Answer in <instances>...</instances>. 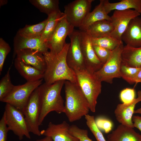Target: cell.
Wrapping results in <instances>:
<instances>
[{
	"label": "cell",
	"mask_w": 141,
	"mask_h": 141,
	"mask_svg": "<svg viewBox=\"0 0 141 141\" xmlns=\"http://www.w3.org/2000/svg\"><path fill=\"white\" fill-rule=\"evenodd\" d=\"M74 28L67 21L65 16L60 21L47 42L50 53L55 54L61 51L66 44V37L73 31Z\"/></svg>",
	"instance_id": "8fae6325"
},
{
	"label": "cell",
	"mask_w": 141,
	"mask_h": 141,
	"mask_svg": "<svg viewBox=\"0 0 141 141\" xmlns=\"http://www.w3.org/2000/svg\"><path fill=\"white\" fill-rule=\"evenodd\" d=\"M65 16L60 10L48 15L47 22L41 39L47 43L51 37L60 21Z\"/></svg>",
	"instance_id": "d4e9b609"
},
{
	"label": "cell",
	"mask_w": 141,
	"mask_h": 141,
	"mask_svg": "<svg viewBox=\"0 0 141 141\" xmlns=\"http://www.w3.org/2000/svg\"><path fill=\"white\" fill-rule=\"evenodd\" d=\"M141 68L131 67L122 62L120 70L121 77L130 84L135 83L136 78Z\"/></svg>",
	"instance_id": "f546056e"
},
{
	"label": "cell",
	"mask_w": 141,
	"mask_h": 141,
	"mask_svg": "<svg viewBox=\"0 0 141 141\" xmlns=\"http://www.w3.org/2000/svg\"><path fill=\"white\" fill-rule=\"evenodd\" d=\"M68 36L70 41L66 56L68 66L74 70L86 69L81 45L80 31L74 30Z\"/></svg>",
	"instance_id": "30bf717a"
},
{
	"label": "cell",
	"mask_w": 141,
	"mask_h": 141,
	"mask_svg": "<svg viewBox=\"0 0 141 141\" xmlns=\"http://www.w3.org/2000/svg\"><path fill=\"white\" fill-rule=\"evenodd\" d=\"M135 83H141V68L138 72L135 80Z\"/></svg>",
	"instance_id": "f35d334b"
},
{
	"label": "cell",
	"mask_w": 141,
	"mask_h": 141,
	"mask_svg": "<svg viewBox=\"0 0 141 141\" xmlns=\"http://www.w3.org/2000/svg\"><path fill=\"white\" fill-rule=\"evenodd\" d=\"M80 31V43L86 69L93 73L103 65L93 50L91 36L85 31Z\"/></svg>",
	"instance_id": "7c38bea8"
},
{
	"label": "cell",
	"mask_w": 141,
	"mask_h": 141,
	"mask_svg": "<svg viewBox=\"0 0 141 141\" xmlns=\"http://www.w3.org/2000/svg\"><path fill=\"white\" fill-rule=\"evenodd\" d=\"M9 131L3 114L0 120V141H6Z\"/></svg>",
	"instance_id": "8d00e7d4"
},
{
	"label": "cell",
	"mask_w": 141,
	"mask_h": 141,
	"mask_svg": "<svg viewBox=\"0 0 141 141\" xmlns=\"http://www.w3.org/2000/svg\"><path fill=\"white\" fill-rule=\"evenodd\" d=\"M38 87L32 93L22 111L29 132L40 136L41 135L39 129V119L40 111V103Z\"/></svg>",
	"instance_id": "ba28073f"
},
{
	"label": "cell",
	"mask_w": 141,
	"mask_h": 141,
	"mask_svg": "<svg viewBox=\"0 0 141 141\" xmlns=\"http://www.w3.org/2000/svg\"><path fill=\"white\" fill-rule=\"evenodd\" d=\"M43 79L27 81L24 84L15 85L2 102L9 104L22 111L32 93L42 84Z\"/></svg>",
	"instance_id": "52a82bcc"
},
{
	"label": "cell",
	"mask_w": 141,
	"mask_h": 141,
	"mask_svg": "<svg viewBox=\"0 0 141 141\" xmlns=\"http://www.w3.org/2000/svg\"><path fill=\"white\" fill-rule=\"evenodd\" d=\"M32 5L48 15L59 10L58 0H30Z\"/></svg>",
	"instance_id": "4316f807"
},
{
	"label": "cell",
	"mask_w": 141,
	"mask_h": 141,
	"mask_svg": "<svg viewBox=\"0 0 141 141\" xmlns=\"http://www.w3.org/2000/svg\"><path fill=\"white\" fill-rule=\"evenodd\" d=\"M133 126L138 129L141 132V116L134 115L132 117Z\"/></svg>",
	"instance_id": "74e56055"
},
{
	"label": "cell",
	"mask_w": 141,
	"mask_h": 141,
	"mask_svg": "<svg viewBox=\"0 0 141 141\" xmlns=\"http://www.w3.org/2000/svg\"><path fill=\"white\" fill-rule=\"evenodd\" d=\"M93 45H98L112 51L123 42L110 35L97 38H91Z\"/></svg>",
	"instance_id": "83f0119b"
},
{
	"label": "cell",
	"mask_w": 141,
	"mask_h": 141,
	"mask_svg": "<svg viewBox=\"0 0 141 141\" xmlns=\"http://www.w3.org/2000/svg\"><path fill=\"white\" fill-rule=\"evenodd\" d=\"M70 126L65 121L59 124L50 122L46 129L40 131L41 135L50 137L53 141H80L69 133Z\"/></svg>",
	"instance_id": "5bb4252c"
},
{
	"label": "cell",
	"mask_w": 141,
	"mask_h": 141,
	"mask_svg": "<svg viewBox=\"0 0 141 141\" xmlns=\"http://www.w3.org/2000/svg\"><path fill=\"white\" fill-rule=\"evenodd\" d=\"M13 58H15L16 52L20 50L30 49L37 51L43 54L49 49L47 43L43 41L41 37L30 38L21 36L17 34L14 41Z\"/></svg>",
	"instance_id": "9a60e30c"
},
{
	"label": "cell",
	"mask_w": 141,
	"mask_h": 141,
	"mask_svg": "<svg viewBox=\"0 0 141 141\" xmlns=\"http://www.w3.org/2000/svg\"><path fill=\"white\" fill-rule=\"evenodd\" d=\"M47 22L46 19L39 23L33 25H26L20 29L17 34L20 36L26 38L41 37Z\"/></svg>",
	"instance_id": "484cf974"
},
{
	"label": "cell",
	"mask_w": 141,
	"mask_h": 141,
	"mask_svg": "<svg viewBox=\"0 0 141 141\" xmlns=\"http://www.w3.org/2000/svg\"><path fill=\"white\" fill-rule=\"evenodd\" d=\"M113 29V26L110 21L104 20L95 23L84 31L91 38H97L110 35Z\"/></svg>",
	"instance_id": "cb8c5ba5"
},
{
	"label": "cell",
	"mask_w": 141,
	"mask_h": 141,
	"mask_svg": "<svg viewBox=\"0 0 141 141\" xmlns=\"http://www.w3.org/2000/svg\"><path fill=\"white\" fill-rule=\"evenodd\" d=\"M122 62L134 68L141 67V47L134 48L126 45L122 52Z\"/></svg>",
	"instance_id": "603a6c76"
},
{
	"label": "cell",
	"mask_w": 141,
	"mask_h": 141,
	"mask_svg": "<svg viewBox=\"0 0 141 141\" xmlns=\"http://www.w3.org/2000/svg\"><path fill=\"white\" fill-rule=\"evenodd\" d=\"M65 81L60 80L52 84L45 82L38 87L40 103V111L39 119L40 126L50 113H64V100L61 94Z\"/></svg>",
	"instance_id": "7a4b0ae2"
},
{
	"label": "cell",
	"mask_w": 141,
	"mask_h": 141,
	"mask_svg": "<svg viewBox=\"0 0 141 141\" xmlns=\"http://www.w3.org/2000/svg\"><path fill=\"white\" fill-rule=\"evenodd\" d=\"M92 45L97 56L104 65L109 58L112 51L98 45Z\"/></svg>",
	"instance_id": "d6a6232c"
},
{
	"label": "cell",
	"mask_w": 141,
	"mask_h": 141,
	"mask_svg": "<svg viewBox=\"0 0 141 141\" xmlns=\"http://www.w3.org/2000/svg\"><path fill=\"white\" fill-rule=\"evenodd\" d=\"M7 0H0V6L6 4L7 3Z\"/></svg>",
	"instance_id": "60d3db41"
},
{
	"label": "cell",
	"mask_w": 141,
	"mask_h": 141,
	"mask_svg": "<svg viewBox=\"0 0 141 141\" xmlns=\"http://www.w3.org/2000/svg\"><path fill=\"white\" fill-rule=\"evenodd\" d=\"M14 65L19 73L27 81L43 79L44 73L31 66L26 64L19 59L16 57L15 58Z\"/></svg>",
	"instance_id": "ffe728a7"
},
{
	"label": "cell",
	"mask_w": 141,
	"mask_h": 141,
	"mask_svg": "<svg viewBox=\"0 0 141 141\" xmlns=\"http://www.w3.org/2000/svg\"><path fill=\"white\" fill-rule=\"evenodd\" d=\"M95 122L97 127L99 129L104 131L105 133H109L112 130V123L107 119L99 117L95 120Z\"/></svg>",
	"instance_id": "d590c367"
},
{
	"label": "cell",
	"mask_w": 141,
	"mask_h": 141,
	"mask_svg": "<svg viewBox=\"0 0 141 141\" xmlns=\"http://www.w3.org/2000/svg\"><path fill=\"white\" fill-rule=\"evenodd\" d=\"M65 112L69 121L73 122L88 114L89 103L77 83L65 81Z\"/></svg>",
	"instance_id": "3957f363"
},
{
	"label": "cell",
	"mask_w": 141,
	"mask_h": 141,
	"mask_svg": "<svg viewBox=\"0 0 141 141\" xmlns=\"http://www.w3.org/2000/svg\"><path fill=\"white\" fill-rule=\"evenodd\" d=\"M74 71L77 83L87 100L90 110L94 113L97 98L101 92L102 82L94 73L86 69Z\"/></svg>",
	"instance_id": "277c9868"
},
{
	"label": "cell",
	"mask_w": 141,
	"mask_h": 141,
	"mask_svg": "<svg viewBox=\"0 0 141 141\" xmlns=\"http://www.w3.org/2000/svg\"><path fill=\"white\" fill-rule=\"evenodd\" d=\"M87 125L95 137L97 141H106L102 133L97 127L94 117L88 114L85 116Z\"/></svg>",
	"instance_id": "4dcf8cb0"
},
{
	"label": "cell",
	"mask_w": 141,
	"mask_h": 141,
	"mask_svg": "<svg viewBox=\"0 0 141 141\" xmlns=\"http://www.w3.org/2000/svg\"><path fill=\"white\" fill-rule=\"evenodd\" d=\"M140 14L136 10L131 9L123 10H115L110 16V21L114 29L110 35L122 40V36L130 21Z\"/></svg>",
	"instance_id": "4fadbf2b"
},
{
	"label": "cell",
	"mask_w": 141,
	"mask_h": 141,
	"mask_svg": "<svg viewBox=\"0 0 141 141\" xmlns=\"http://www.w3.org/2000/svg\"><path fill=\"white\" fill-rule=\"evenodd\" d=\"M121 40L128 46L141 47V17L137 16L131 20L122 36Z\"/></svg>",
	"instance_id": "e0dca14e"
},
{
	"label": "cell",
	"mask_w": 141,
	"mask_h": 141,
	"mask_svg": "<svg viewBox=\"0 0 141 141\" xmlns=\"http://www.w3.org/2000/svg\"><path fill=\"white\" fill-rule=\"evenodd\" d=\"M11 51L9 44L2 38H0V74L2 70L6 58Z\"/></svg>",
	"instance_id": "836d02e7"
},
{
	"label": "cell",
	"mask_w": 141,
	"mask_h": 141,
	"mask_svg": "<svg viewBox=\"0 0 141 141\" xmlns=\"http://www.w3.org/2000/svg\"><path fill=\"white\" fill-rule=\"evenodd\" d=\"M135 92L133 89L126 88L122 90L120 94L121 101L124 103H130L136 98Z\"/></svg>",
	"instance_id": "e575fe53"
},
{
	"label": "cell",
	"mask_w": 141,
	"mask_h": 141,
	"mask_svg": "<svg viewBox=\"0 0 141 141\" xmlns=\"http://www.w3.org/2000/svg\"><path fill=\"white\" fill-rule=\"evenodd\" d=\"M93 0H76L64 7V13L68 22L74 27L79 28L90 12Z\"/></svg>",
	"instance_id": "9c48e42d"
},
{
	"label": "cell",
	"mask_w": 141,
	"mask_h": 141,
	"mask_svg": "<svg viewBox=\"0 0 141 141\" xmlns=\"http://www.w3.org/2000/svg\"><path fill=\"white\" fill-rule=\"evenodd\" d=\"M11 67L9 68L6 73L0 81V101L1 102L11 92L15 86L13 84L10 79Z\"/></svg>",
	"instance_id": "f1b7e54d"
},
{
	"label": "cell",
	"mask_w": 141,
	"mask_h": 141,
	"mask_svg": "<svg viewBox=\"0 0 141 141\" xmlns=\"http://www.w3.org/2000/svg\"><path fill=\"white\" fill-rule=\"evenodd\" d=\"M110 16L108 15L105 9L102 0H100L99 4L92 11L88 13L79 28L80 30L84 31L96 22L104 20L110 21Z\"/></svg>",
	"instance_id": "44dd1931"
},
{
	"label": "cell",
	"mask_w": 141,
	"mask_h": 141,
	"mask_svg": "<svg viewBox=\"0 0 141 141\" xmlns=\"http://www.w3.org/2000/svg\"><path fill=\"white\" fill-rule=\"evenodd\" d=\"M124 47L122 42L112 50L109 58L102 68L93 73L101 81L112 84L114 78H121L120 70Z\"/></svg>",
	"instance_id": "5b68a950"
},
{
	"label": "cell",
	"mask_w": 141,
	"mask_h": 141,
	"mask_svg": "<svg viewBox=\"0 0 141 141\" xmlns=\"http://www.w3.org/2000/svg\"><path fill=\"white\" fill-rule=\"evenodd\" d=\"M3 114L9 131H12L20 140L22 139L24 136L28 139L31 138L24 116L21 110L6 103Z\"/></svg>",
	"instance_id": "8992f818"
},
{
	"label": "cell",
	"mask_w": 141,
	"mask_h": 141,
	"mask_svg": "<svg viewBox=\"0 0 141 141\" xmlns=\"http://www.w3.org/2000/svg\"><path fill=\"white\" fill-rule=\"evenodd\" d=\"M69 132L80 141H93L89 137L87 130L80 128L75 125L70 126Z\"/></svg>",
	"instance_id": "1f68e13d"
},
{
	"label": "cell",
	"mask_w": 141,
	"mask_h": 141,
	"mask_svg": "<svg viewBox=\"0 0 141 141\" xmlns=\"http://www.w3.org/2000/svg\"><path fill=\"white\" fill-rule=\"evenodd\" d=\"M138 97L132 102L128 103L118 104L114 110L116 120L121 124L133 128L132 115L136 104L141 101V90L137 92Z\"/></svg>",
	"instance_id": "2e32d148"
},
{
	"label": "cell",
	"mask_w": 141,
	"mask_h": 141,
	"mask_svg": "<svg viewBox=\"0 0 141 141\" xmlns=\"http://www.w3.org/2000/svg\"><path fill=\"white\" fill-rule=\"evenodd\" d=\"M107 141H141V134L121 124L108 135Z\"/></svg>",
	"instance_id": "d6986e66"
},
{
	"label": "cell",
	"mask_w": 141,
	"mask_h": 141,
	"mask_svg": "<svg viewBox=\"0 0 141 141\" xmlns=\"http://www.w3.org/2000/svg\"><path fill=\"white\" fill-rule=\"evenodd\" d=\"M35 141H53L50 137H49L45 136L43 138L37 139Z\"/></svg>",
	"instance_id": "ab89813d"
},
{
	"label": "cell",
	"mask_w": 141,
	"mask_h": 141,
	"mask_svg": "<svg viewBox=\"0 0 141 141\" xmlns=\"http://www.w3.org/2000/svg\"><path fill=\"white\" fill-rule=\"evenodd\" d=\"M103 5L108 14L114 10H123L133 9L141 14V0H122L116 3H110L108 0H102Z\"/></svg>",
	"instance_id": "7402d4cb"
},
{
	"label": "cell",
	"mask_w": 141,
	"mask_h": 141,
	"mask_svg": "<svg viewBox=\"0 0 141 141\" xmlns=\"http://www.w3.org/2000/svg\"><path fill=\"white\" fill-rule=\"evenodd\" d=\"M15 57L44 73L46 70V65L44 55L37 51L30 49L21 50L16 52L15 58Z\"/></svg>",
	"instance_id": "ac0fdd59"
},
{
	"label": "cell",
	"mask_w": 141,
	"mask_h": 141,
	"mask_svg": "<svg viewBox=\"0 0 141 141\" xmlns=\"http://www.w3.org/2000/svg\"><path fill=\"white\" fill-rule=\"evenodd\" d=\"M70 45V43H66L57 54H54L48 51L43 54L46 65L43 78L45 83L52 84L62 80L77 83L75 72L68 66L66 61Z\"/></svg>",
	"instance_id": "6da1fadb"
},
{
	"label": "cell",
	"mask_w": 141,
	"mask_h": 141,
	"mask_svg": "<svg viewBox=\"0 0 141 141\" xmlns=\"http://www.w3.org/2000/svg\"><path fill=\"white\" fill-rule=\"evenodd\" d=\"M134 113H139L141 114V108L134 110Z\"/></svg>",
	"instance_id": "b9f144b4"
}]
</instances>
